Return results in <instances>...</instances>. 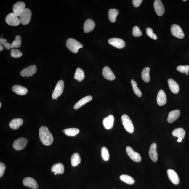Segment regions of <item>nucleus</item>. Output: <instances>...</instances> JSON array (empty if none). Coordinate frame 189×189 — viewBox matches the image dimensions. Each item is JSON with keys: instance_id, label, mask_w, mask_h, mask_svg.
Returning <instances> with one entry per match:
<instances>
[{"instance_id": "nucleus-8", "label": "nucleus", "mask_w": 189, "mask_h": 189, "mask_svg": "<svg viewBox=\"0 0 189 189\" xmlns=\"http://www.w3.org/2000/svg\"><path fill=\"white\" fill-rule=\"evenodd\" d=\"M171 31L172 34L175 37L179 39L184 38L185 35L183 31L178 25L173 24L171 26Z\"/></svg>"}, {"instance_id": "nucleus-33", "label": "nucleus", "mask_w": 189, "mask_h": 189, "mask_svg": "<svg viewBox=\"0 0 189 189\" xmlns=\"http://www.w3.org/2000/svg\"><path fill=\"white\" fill-rule=\"evenodd\" d=\"M121 180L126 184L129 185L134 184V180L132 177L129 175L123 174L120 177Z\"/></svg>"}, {"instance_id": "nucleus-24", "label": "nucleus", "mask_w": 189, "mask_h": 189, "mask_svg": "<svg viewBox=\"0 0 189 189\" xmlns=\"http://www.w3.org/2000/svg\"><path fill=\"white\" fill-rule=\"evenodd\" d=\"M12 90L15 93L19 95H24L28 92L27 89L22 86L15 85L12 87Z\"/></svg>"}, {"instance_id": "nucleus-45", "label": "nucleus", "mask_w": 189, "mask_h": 189, "mask_svg": "<svg viewBox=\"0 0 189 189\" xmlns=\"http://www.w3.org/2000/svg\"><path fill=\"white\" fill-rule=\"evenodd\" d=\"M182 138H178V142H181L182 141Z\"/></svg>"}, {"instance_id": "nucleus-3", "label": "nucleus", "mask_w": 189, "mask_h": 189, "mask_svg": "<svg viewBox=\"0 0 189 189\" xmlns=\"http://www.w3.org/2000/svg\"><path fill=\"white\" fill-rule=\"evenodd\" d=\"M122 124L125 130L130 133L134 132V128L132 121L128 115L124 114L121 118Z\"/></svg>"}, {"instance_id": "nucleus-42", "label": "nucleus", "mask_w": 189, "mask_h": 189, "mask_svg": "<svg viewBox=\"0 0 189 189\" xmlns=\"http://www.w3.org/2000/svg\"><path fill=\"white\" fill-rule=\"evenodd\" d=\"M6 167L4 164L2 163H0V177H3L4 172L5 170Z\"/></svg>"}, {"instance_id": "nucleus-14", "label": "nucleus", "mask_w": 189, "mask_h": 189, "mask_svg": "<svg viewBox=\"0 0 189 189\" xmlns=\"http://www.w3.org/2000/svg\"><path fill=\"white\" fill-rule=\"evenodd\" d=\"M23 183L25 186L32 189H37L38 187L36 181L31 177H27L23 179Z\"/></svg>"}, {"instance_id": "nucleus-21", "label": "nucleus", "mask_w": 189, "mask_h": 189, "mask_svg": "<svg viewBox=\"0 0 189 189\" xmlns=\"http://www.w3.org/2000/svg\"><path fill=\"white\" fill-rule=\"evenodd\" d=\"M180 115V111L179 110H175L170 112L169 113L167 119L168 122L172 123L176 121Z\"/></svg>"}, {"instance_id": "nucleus-46", "label": "nucleus", "mask_w": 189, "mask_h": 189, "mask_svg": "<svg viewBox=\"0 0 189 189\" xmlns=\"http://www.w3.org/2000/svg\"><path fill=\"white\" fill-rule=\"evenodd\" d=\"M1 107V102H0V107Z\"/></svg>"}, {"instance_id": "nucleus-38", "label": "nucleus", "mask_w": 189, "mask_h": 189, "mask_svg": "<svg viewBox=\"0 0 189 189\" xmlns=\"http://www.w3.org/2000/svg\"><path fill=\"white\" fill-rule=\"evenodd\" d=\"M22 53L20 50L16 49H13L11 51V55L13 57L18 58L22 56Z\"/></svg>"}, {"instance_id": "nucleus-4", "label": "nucleus", "mask_w": 189, "mask_h": 189, "mask_svg": "<svg viewBox=\"0 0 189 189\" xmlns=\"http://www.w3.org/2000/svg\"><path fill=\"white\" fill-rule=\"evenodd\" d=\"M32 12L28 8H25L19 17L20 23L23 25L28 24L31 18Z\"/></svg>"}, {"instance_id": "nucleus-35", "label": "nucleus", "mask_w": 189, "mask_h": 189, "mask_svg": "<svg viewBox=\"0 0 189 189\" xmlns=\"http://www.w3.org/2000/svg\"><path fill=\"white\" fill-rule=\"evenodd\" d=\"M12 48H18L20 47L22 44V38L19 35L15 36V40L11 44Z\"/></svg>"}, {"instance_id": "nucleus-12", "label": "nucleus", "mask_w": 189, "mask_h": 189, "mask_svg": "<svg viewBox=\"0 0 189 189\" xmlns=\"http://www.w3.org/2000/svg\"><path fill=\"white\" fill-rule=\"evenodd\" d=\"M109 43L117 49H121L125 46L124 40L118 38H112L108 40Z\"/></svg>"}, {"instance_id": "nucleus-10", "label": "nucleus", "mask_w": 189, "mask_h": 189, "mask_svg": "<svg viewBox=\"0 0 189 189\" xmlns=\"http://www.w3.org/2000/svg\"><path fill=\"white\" fill-rule=\"evenodd\" d=\"M126 152L129 157L134 161L139 162L141 160V157L139 154L137 152L132 149V148L128 146L126 148Z\"/></svg>"}, {"instance_id": "nucleus-47", "label": "nucleus", "mask_w": 189, "mask_h": 189, "mask_svg": "<svg viewBox=\"0 0 189 189\" xmlns=\"http://www.w3.org/2000/svg\"><path fill=\"white\" fill-rule=\"evenodd\" d=\"M183 1H187V0H183Z\"/></svg>"}, {"instance_id": "nucleus-7", "label": "nucleus", "mask_w": 189, "mask_h": 189, "mask_svg": "<svg viewBox=\"0 0 189 189\" xmlns=\"http://www.w3.org/2000/svg\"><path fill=\"white\" fill-rule=\"evenodd\" d=\"M28 141L26 139L20 138L15 141L13 144V147L15 150L20 151L26 147Z\"/></svg>"}, {"instance_id": "nucleus-32", "label": "nucleus", "mask_w": 189, "mask_h": 189, "mask_svg": "<svg viewBox=\"0 0 189 189\" xmlns=\"http://www.w3.org/2000/svg\"><path fill=\"white\" fill-rule=\"evenodd\" d=\"M150 69L148 67H146L142 70L141 76L142 80L145 82L150 81Z\"/></svg>"}, {"instance_id": "nucleus-22", "label": "nucleus", "mask_w": 189, "mask_h": 189, "mask_svg": "<svg viewBox=\"0 0 189 189\" xmlns=\"http://www.w3.org/2000/svg\"><path fill=\"white\" fill-rule=\"evenodd\" d=\"M92 97L91 96H87L82 98L75 104L74 108L75 109H78L88 102L91 101Z\"/></svg>"}, {"instance_id": "nucleus-20", "label": "nucleus", "mask_w": 189, "mask_h": 189, "mask_svg": "<svg viewBox=\"0 0 189 189\" xmlns=\"http://www.w3.org/2000/svg\"><path fill=\"white\" fill-rule=\"evenodd\" d=\"M167 98L164 92L162 90H160L157 96V102L159 106L164 105L166 103Z\"/></svg>"}, {"instance_id": "nucleus-44", "label": "nucleus", "mask_w": 189, "mask_h": 189, "mask_svg": "<svg viewBox=\"0 0 189 189\" xmlns=\"http://www.w3.org/2000/svg\"><path fill=\"white\" fill-rule=\"evenodd\" d=\"M4 49V47L2 45H0V51H2Z\"/></svg>"}, {"instance_id": "nucleus-30", "label": "nucleus", "mask_w": 189, "mask_h": 189, "mask_svg": "<svg viewBox=\"0 0 189 189\" xmlns=\"http://www.w3.org/2000/svg\"><path fill=\"white\" fill-rule=\"evenodd\" d=\"M74 78L79 82H81L84 79L85 75L84 71L80 68H77L74 74Z\"/></svg>"}, {"instance_id": "nucleus-18", "label": "nucleus", "mask_w": 189, "mask_h": 189, "mask_svg": "<svg viewBox=\"0 0 189 189\" xmlns=\"http://www.w3.org/2000/svg\"><path fill=\"white\" fill-rule=\"evenodd\" d=\"M114 121V118L113 115H109L103 119V123L104 127L107 130L112 128Z\"/></svg>"}, {"instance_id": "nucleus-11", "label": "nucleus", "mask_w": 189, "mask_h": 189, "mask_svg": "<svg viewBox=\"0 0 189 189\" xmlns=\"http://www.w3.org/2000/svg\"><path fill=\"white\" fill-rule=\"evenodd\" d=\"M25 4L22 1H18L15 3L13 7V13L17 17H19L20 15L25 9Z\"/></svg>"}, {"instance_id": "nucleus-37", "label": "nucleus", "mask_w": 189, "mask_h": 189, "mask_svg": "<svg viewBox=\"0 0 189 189\" xmlns=\"http://www.w3.org/2000/svg\"><path fill=\"white\" fill-rule=\"evenodd\" d=\"M177 70L179 72L185 73L187 76L188 75L189 65H179L177 68Z\"/></svg>"}, {"instance_id": "nucleus-15", "label": "nucleus", "mask_w": 189, "mask_h": 189, "mask_svg": "<svg viewBox=\"0 0 189 189\" xmlns=\"http://www.w3.org/2000/svg\"><path fill=\"white\" fill-rule=\"evenodd\" d=\"M168 178L173 184L177 185L179 183V179L178 174L175 172L172 169H168L167 171Z\"/></svg>"}, {"instance_id": "nucleus-9", "label": "nucleus", "mask_w": 189, "mask_h": 189, "mask_svg": "<svg viewBox=\"0 0 189 189\" xmlns=\"http://www.w3.org/2000/svg\"><path fill=\"white\" fill-rule=\"evenodd\" d=\"M37 71V67L35 65H31L24 69L20 72L21 76L23 77L26 76L28 78L32 76Z\"/></svg>"}, {"instance_id": "nucleus-40", "label": "nucleus", "mask_w": 189, "mask_h": 189, "mask_svg": "<svg viewBox=\"0 0 189 189\" xmlns=\"http://www.w3.org/2000/svg\"><path fill=\"white\" fill-rule=\"evenodd\" d=\"M133 36L136 37H140L142 35L141 31L140 29V28L137 26H134L133 28Z\"/></svg>"}, {"instance_id": "nucleus-41", "label": "nucleus", "mask_w": 189, "mask_h": 189, "mask_svg": "<svg viewBox=\"0 0 189 189\" xmlns=\"http://www.w3.org/2000/svg\"><path fill=\"white\" fill-rule=\"evenodd\" d=\"M146 34L147 35L149 36L150 38L155 40H157V36L154 33L153 30L152 29L150 28H148L146 29Z\"/></svg>"}, {"instance_id": "nucleus-27", "label": "nucleus", "mask_w": 189, "mask_h": 189, "mask_svg": "<svg viewBox=\"0 0 189 189\" xmlns=\"http://www.w3.org/2000/svg\"><path fill=\"white\" fill-rule=\"evenodd\" d=\"M119 14V11L115 9H111L108 12V17L111 22L114 23L116 20V17Z\"/></svg>"}, {"instance_id": "nucleus-26", "label": "nucleus", "mask_w": 189, "mask_h": 189, "mask_svg": "<svg viewBox=\"0 0 189 189\" xmlns=\"http://www.w3.org/2000/svg\"><path fill=\"white\" fill-rule=\"evenodd\" d=\"M51 171L53 172L57 173V174H63L64 172V166L61 163L55 164L52 167Z\"/></svg>"}, {"instance_id": "nucleus-43", "label": "nucleus", "mask_w": 189, "mask_h": 189, "mask_svg": "<svg viewBox=\"0 0 189 189\" xmlns=\"http://www.w3.org/2000/svg\"><path fill=\"white\" fill-rule=\"evenodd\" d=\"M142 1H143L142 0H133L132 2L133 5L135 7H137L140 6Z\"/></svg>"}, {"instance_id": "nucleus-29", "label": "nucleus", "mask_w": 189, "mask_h": 189, "mask_svg": "<svg viewBox=\"0 0 189 189\" xmlns=\"http://www.w3.org/2000/svg\"><path fill=\"white\" fill-rule=\"evenodd\" d=\"M71 165L73 167L78 166V165L81 163V159L78 153H74L71 157Z\"/></svg>"}, {"instance_id": "nucleus-13", "label": "nucleus", "mask_w": 189, "mask_h": 189, "mask_svg": "<svg viewBox=\"0 0 189 189\" xmlns=\"http://www.w3.org/2000/svg\"><path fill=\"white\" fill-rule=\"evenodd\" d=\"M154 7L156 14L161 16L165 12V8L162 3L160 0H156L154 3Z\"/></svg>"}, {"instance_id": "nucleus-6", "label": "nucleus", "mask_w": 189, "mask_h": 189, "mask_svg": "<svg viewBox=\"0 0 189 189\" xmlns=\"http://www.w3.org/2000/svg\"><path fill=\"white\" fill-rule=\"evenodd\" d=\"M64 87V82L63 80H60L57 82L54 90L52 98L53 99H57L62 94Z\"/></svg>"}, {"instance_id": "nucleus-5", "label": "nucleus", "mask_w": 189, "mask_h": 189, "mask_svg": "<svg viewBox=\"0 0 189 189\" xmlns=\"http://www.w3.org/2000/svg\"><path fill=\"white\" fill-rule=\"evenodd\" d=\"M5 20L7 24L12 26H17L20 23L18 17L13 12L8 15L6 17Z\"/></svg>"}, {"instance_id": "nucleus-23", "label": "nucleus", "mask_w": 189, "mask_h": 189, "mask_svg": "<svg viewBox=\"0 0 189 189\" xmlns=\"http://www.w3.org/2000/svg\"><path fill=\"white\" fill-rule=\"evenodd\" d=\"M169 89L173 93L177 94L179 92V85L174 80L172 79H169L168 80Z\"/></svg>"}, {"instance_id": "nucleus-28", "label": "nucleus", "mask_w": 189, "mask_h": 189, "mask_svg": "<svg viewBox=\"0 0 189 189\" xmlns=\"http://www.w3.org/2000/svg\"><path fill=\"white\" fill-rule=\"evenodd\" d=\"M185 133V131L184 129L179 128L175 129L173 130L172 132V134L173 136L177 137L178 138H182V140L184 138Z\"/></svg>"}, {"instance_id": "nucleus-17", "label": "nucleus", "mask_w": 189, "mask_h": 189, "mask_svg": "<svg viewBox=\"0 0 189 189\" xmlns=\"http://www.w3.org/2000/svg\"><path fill=\"white\" fill-rule=\"evenodd\" d=\"M103 76L106 79L113 81L115 79V76L114 74L109 67L106 66L103 69L102 72Z\"/></svg>"}, {"instance_id": "nucleus-19", "label": "nucleus", "mask_w": 189, "mask_h": 189, "mask_svg": "<svg viewBox=\"0 0 189 189\" xmlns=\"http://www.w3.org/2000/svg\"><path fill=\"white\" fill-rule=\"evenodd\" d=\"M157 148V145L155 143H153L150 146L149 151V155L150 158L155 162L157 161L158 158Z\"/></svg>"}, {"instance_id": "nucleus-2", "label": "nucleus", "mask_w": 189, "mask_h": 189, "mask_svg": "<svg viewBox=\"0 0 189 189\" xmlns=\"http://www.w3.org/2000/svg\"><path fill=\"white\" fill-rule=\"evenodd\" d=\"M66 44L68 49L74 53H78V50L83 47L81 44L72 38L68 39L67 40Z\"/></svg>"}, {"instance_id": "nucleus-34", "label": "nucleus", "mask_w": 189, "mask_h": 189, "mask_svg": "<svg viewBox=\"0 0 189 189\" xmlns=\"http://www.w3.org/2000/svg\"><path fill=\"white\" fill-rule=\"evenodd\" d=\"M131 84H132L133 89L137 96H138L139 97H141L142 95V93L141 92L140 90L138 87L135 81L134 80L132 79L131 80Z\"/></svg>"}, {"instance_id": "nucleus-39", "label": "nucleus", "mask_w": 189, "mask_h": 189, "mask_svg": "<svg viewBox=\"0 0 189 189\" xmlns=\"http://www.w3.org/2000/svg\"><path fill=\"white\" fill-rule=\"evenodd\" d=\"M7 40L1 37L0 38V44L1 45H3L7 50H9L12 48V44L7 42Z\"/></svg>"}, {"instance_id": "nucleus-31", "label": "nucleus", "mask_w": 189, "mask_h": 189, "mask_svg": "<svg viewBox=\"0 0 189 189\" xmlns=\"http://www.w3.org/2000/svg\"><path fill=\"white\" fill-rule=\"evenodd\" d=\"M65 135L69 136H75L79 133L80 130L76 128H70L64 129L63 130Z\"/></svg>"}, {"instance_id": "nucleus-1", "label": "nucleus", "mask_w": 189, "mask_h": 189, "mask_svg": "<svg viewBox=\"0 0 189 189\" xmlns=\"http://www.w3.org/2000/svg\"><path fill=\"white\" fill-rule=\"evenodd\" d=\"M39 136L42 143L45 145L49 146L52 143L53 136L47 127L45 126L40 127L39 130Z\"/></svg>"}, {"instance_id": "nucleus-16", "label": "nucleus", "mask_w": 189, "mask_h": 189, "mask_svg": "<svg viewBox=\"0 0 189 189\" xmlns=\"http://www.w3.org/2000/svg\"><path fill=\"white\" fill-rule=\"evenodd\" d=\"M95 23L91 19H87L84 24V30L85 33H87L91 32L95 28Z\"/></svg>"}, {"instance_id": "nucleus-36", "label": "nucleus", "mask_w": 189, "mask_h": 189, "mask_svg": "<svg viewBox=\"0 0 189 189\" xmlns=\"http://www.w3.org/2000/svg\"><path fill=\"white\" fill-rule=\"evenodd\" d=\"M101 156L104 161H107L109 159V154L107 148L105 147H103L101 149Z\"/></svg>"}, {"instance_id": "nucleus-25", "label": "nucleus", "mask_w": 189, "mask_h": 189, "mask_svg": "<svg viewBox=\"0 0 189 189\" xmlns=\"http://www.w3.org/2000/svg\"><path fill=\"white\" fill-rule=\"evenodd\" d=\"M23 122V121L22 119L18 118L13 119L9 123V126L11 129L16 130L22 125Z\"/></svg>"}]
</instances>
